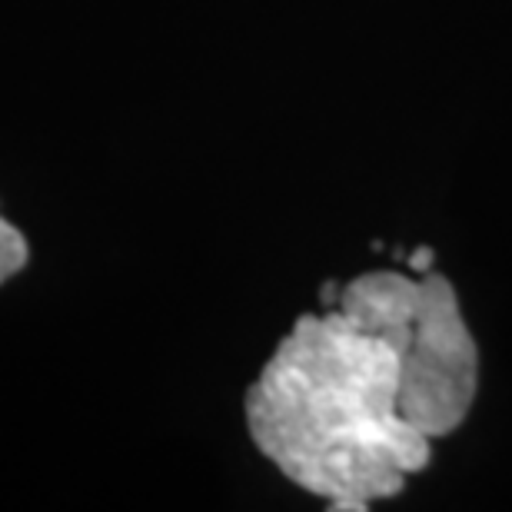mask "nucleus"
<instances>
[{"mask_svg": "<svg viewBox=\"0 0 512 512\" xmlns=\"http://www.w3.org/2000/svg\"><path fill=\"white\" fill-rule=\"evenodd\" d=\"M243 409L256 449L333 512L396 496L433 456V439L399 413L396 350L340 306L293 323Z\"/></svg>", "mask_w": 512, "mask_h": 512, "instance_id": "nucleus-1", "label": "nucleus"}, {"mask_svg": "<svg viewBox=\"0 0 512 512\" xmlns=\"http://www.w3.org/2000/svg\"><path fill=\"white\" fill-rule=\"evenodd\" d=\"M340 313L399 356V413L429 439L463 426L479 389L476 336L443 273L370 270L343 286Z\"/></svg>", "mask_w": 512, "mask_h": 512, "instance_id": "nucleus-2", "label": "nucleus"}, {"mask_svg": "<svg viewBox=\"0 0 512 512\" xmlns=\"http://www.w3.org/2000/svg\"><path fill=\"white\" fill-rule=\"evenodd\" d=\"M24 266H27V240L20 237L17 227L0 220V283L20 273Z\"/></svg>", "mask_w": 512, "mask_h": 512, "instance_id": "nucleus-3", "label": "nucleus"}, {"mask_svg": "<svg viewBox=\"0 0 512 512\" xmlns=\"http://www.w3.org/2000/svg\"><path fill=\"white\" fill-rule=\"evenodd\" d=\"M433 260H436L433 247H416L413 253L406 256V266H409V270H413L416 276H423V273L433 270Z\"/></svg>", "mask_w": 512, "mask_h": 512, "instance_id": "nucleus-4", "label": "nucleus"}]
</instances>
